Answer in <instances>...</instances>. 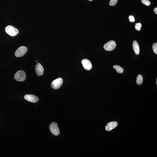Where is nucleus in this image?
<instances>
[{
	"instance_id": "obj_1",
	"label": "nucleus",
	"mask_w": 157,
	"mask_h": 157,
	"mask_svg": "<svg viewBox=\"0 0 157 157\" xmlns=\"http://www.w3.org/2000/svg\"><path fill=\"white\" fill-rule=\"evenodd\" d=\"M5 31L11 37H14L19 33L18 29L11 25H8L6 27Z\"/></svg>"
},
{
	"instance_id": "obj_2",
	"label": "nucleus",
	"mask_w": 157,
	"mask_h": 157,
	"mask_svg": "<svg viewBox=\"0 0 157 157\" xmlns=\"http://www.w3.org/2000/svg\"><path fill=\"white\" fill-rule=\"evenodd\" d=\"M26 78V75L25 72L23 70L18 71L14 75V78L17 81H23Z\"/></svg>"
},
{
	"instance_id": "obj_3",
	"label": "nucleus",
	"mask_w": 157,
	"mask_h": 157,
	"mask_svg": "<svg viewBox=\"0 0 157 157\" xmlns=\"http://www.w3.org/2000/svg\"><path fill=\"white\" fill-rule=\"evenodd\" d=\"M49 129L51 132L54 135L58 136L60 133L58 126L55 122L51 123L49 125Z\"/></svg>"
},
{
	"instance_id": "obj_4",
	"label": "nucleus",
	"mask_w": 157,
	"mask_h": 157,
	"mask_svg": "<svg viewBox=\"0 0 157 157\" xmlns=\"http://www.w3.org/2000/svg\"><path fill=\"white\" fill-rule=\"evenodd\" d=\"M63 80L61 78H59L54 80L51 83V86L54 89H58L60 88L63 83Z\"/></svg>"
},
{
	"instance_id": "obj_5",
	"label": "nucleus",
	"mask_w": 157,
	"mask_h": 157,
	"mask_svg": "<svg viewBox=\"0 0 157 157\" xmlns=\"http://www.w3.org/2000/svg\"><path fill=\"white\" fill-rule=\"evenodd\" d=\"M116 46V42L114 40H110L104 45V48L106 51H110L114 50Z\"/></svg>"
},
{
	"instance_id": "obj_6",
	"label": "nucleus",
	"mask_w": 157,
	"mask_h": 157,
	"mask_svg": "<svg viewBox=\"0 0 157 157\" xmlns=\"http://www.w3.org/2000/svg\"><path fill=\"white\" fill-rule=\"evenodd\" d=\"M28 48L24 46H22L19 47L15 52V55L17 57H21L26 53Z\"/></svg>"
},
{
	"instance_id": "obj_7",
	"label": "nucleus",
	"mask_w": 157,
	"mask_h": 157,
	"mask_svg": "<svg viewBox=\"0 0 157 157\" xmlns=\"http://www.w3.org/2000/svg\"><path fill=\"white\" fill-rule=\"evenodd\" d=\"M24 98L28 101L34 103H36L39 100L38 97L32 94L26 95L24 96Z\"/></svg>"
},
{
	"instance_id": "obj_8",
	"label": "nucleus",
	"mask_w": 157,
	"mask_h": 157,
	"mask_svg": "<svg viewBox=\"0 0 157 157\" xmlns=\"http://www.w3.org/2000/svg\"><path fill=\"white\" fill-rule=\"evenodd\" d=\"M82 64L85 69L89 71L92 69V66L91 62L88 59H84L81 61Z\"/></svg>"
},
{
	"instance_id": "obj_9",
	"label": "nucleus",
	"mask_w": 157,
	"mask_h": 157,
	"mask_svg": "<svg viewBox=\"0 0 157 157\" xmlns=\"http://www.w3.org/2000/svg\"><path fill=\"white\" fill-rule=\"evenodd\" d=\"M35 71L37 76H40L43 75L44 69L42 65L40 63H37L35 67Z\"/></svg>"
},
{
	"instance_id": "obj_10",
	"label": "nucleus",
	"mask_w": 157,
	"mask_h": 157,
	"mask_svg": "<svg viewBox=\"0 0 157 157\" xmlns=\"http://www.w3.org/2000/svg\"><path fill=\"white\" fill-rule=\"evenodd\" d=\"M118 125V122L116 121L111 122H109L107 124L105 127L106 130L110 131L115 128Z\"/></svg>"
},
{
	"instance_id": "obj_11",
	"label": "nucleus",
	"mask_w": 157,
	"mask_h": 157,
	"mask_svg": "<svg viewBox=\"0 0 157 157\" xmlns=\"http://www.w3.org/2000/svg\"><path fill=\"white\" fill-rule=\"evenodd\" d=\"M132 46L133 49L136 55H139L140 52L139 46L136 41L134 40L133 42Z\"/></svg>"
},
{
	"instance_id": "obj_12",
	"label": "nucleus",
	"mask_w": 157,
	"mask_h": 157,
	"mask_svg": "<svg viewBox=\"0 0 157 157\" xmlns=\"http://www.w3.org/2000/svg\"><path fill=\"white\" fill-rule=\"evenodd\" d=\"M143 76L141 75H139L136 78V83L138 85H140L143 82Z\"/></svg>"
},
{
	"instance_id": "obj_13",
	"label": "nucleus",
	"mask_w": 157,
	"mask_h": 157,
	"mask_svg": "<svg viewBox=\"0 0 157 157\" xmlns=\"http://www.w3.org/2000/svg\"><path fill=\"white\" fill-rule=\"evenodd\" d=\"M113 68L118 73L120 74H122L123 72V69L120 66L116 65L113 66Z\"/></svg>"
},
{
	"instance_id": "obj_14",
	"label": "nucleus",
	"mask_w": 157,
	"mask_h": 157,
	"mask_svg": "<svg viewBox=\"0 0 157 157\" xmlns=\"http://www.w3.org/2000/svg\"><path fill=\"white\" fill-rule=\"evenodd\" d=\"M141 2L143 4L147 6H149L151 4V3L149 0H141Z\"/></svg>"
},
{
	"instance_id": "obj_15",
	"label": "nucleus",
	"mask_w": 157,
	"mask_h": 157,
	"mask_svg": "<svg viewBox=\"0 0 157 157\" xmlns=\"http://www.w3.org/2000/svg\"><path fill=\"white\" fill-rule=\"evenodd\" d=\"M118 0H111L109 5L111 6H114L117 4Z\"/></svg>"
},
{
	"instance_id": "obj_16",
	"label": "nucleus",
	"mask_w": 157,
	"mask_h": 157,
	"mask_svg": "<svg viewBox=\"0 0 157 157\" xmlns=\"http://www.w3.org/2000/svg\"><path fill=\"white\" fill-rule=\"evenodd\" d=\"M142 26V25L141 23H139L136 24L135 26V28L136 30L139 31L141 29V28Z\"/></svg>"
},
{
	"instance_id": "obj_17",
	"label": "nucleus",
	"mask_w": 157,
	"mask_h": 157,
	"mask_svg": "<svg viewBox=\"0 0 157 157\" xmlns=\"http://www.w3.org/2000/svg\"><path fill=\"white\" fill-rule=\"evenodd\" d=\"M153 49L154 52L156 54H157V43L156 42L153 44Z\"/></svg>"
},
{
	"instance_id": "obj_18",
	"label": "nucleus",
	"mask_w": 157,
	"mask_h": 157,
	"mask_svg": "<svg viewBox=\"0 0 157 157\" xmlns=\"http://www.w3.org/2000/svg\"><path fill=\"white\" fill-rule=\"evenodd\" d=\"M129 21L131 22H134L135 21L134 18L132 16H129Z\"/></svg>"
},
{
	"instance_id": "obj_19",
	"label": "nucleus",
	"mask_w": 157,
	"mask_h": 157,
	"mask_svg": "<svg viewBox=\"0 0 157 157\" xmlns=\"http://www.w3.org/2000/svg\"><path fill=\"white\" fill-rule=\"evenodd\" d=\"M154 11L155 12V13H156V14H157V8L156 7L155 8Z\"/></svg>"
},
{
	"instance_id": "obj_20",
	"label": "nucleus",
	"mask_w": 157,
	"mask_h": 157,
	"mask_svg": "<svg viewBox=\"0 0 157 157\" xmlns=\"http://www.w3.org/2000/svg\"><path fill=\"white\" fill-rule=\"evenodd\" d=\"M156 83L157 85V79H156Z\"/></svg>"
},
{
	"instance_id": "obj_21",
	"label": "nucleus",
	"mask_w": 157,
	"mask_h": 157,
	"mask_svg": "<svg viewBox=\"0 0 157 157\" xmlns=\"http://www.w3.org/2000/svg\"><path fill=\"white\" fill-rule=\"evenodd\" d=\"M88 0L89 1H92L93 0Z\"/></svg>"
},
{
	"instance_id": "obj_22",
	"label": "nucleus",
	"mask_w": 157,
	"mask_h": 157,
	"mask_svg": "<svg viewBox=\"0 0 157 157\" xmlns=\"http://www.w3.org/2000/svg\"><path fill=\"white\" fill-rule=\"evenodd\" d=\"M36 62L37 63H38V61H36Z\"/></svg>"
}]
</instances>
